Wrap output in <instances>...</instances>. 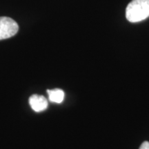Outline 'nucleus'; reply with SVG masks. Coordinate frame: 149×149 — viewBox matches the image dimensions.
I'll return each instance as SVG.
<instances>
[{"mask_svg":"<svg viewBox=\"0 0 149 149\" xmlns=\"http://www.w3.org/2000/svg\"><path fill=\"white\" fill-rule=\"evenodd\" d=\"M48 98L51 102L60 104L64 99V92L59 88H55L53 90H47Z\"/></svg>","mask_w":149,"mask_h":149,"instance_id":"nucleus-4","label":"nucleus"},{"mask_svg":"<svg viewBox=\"0 0 149 149\" xmlns=\"http://www.w3.org/2000/svg\"><path fill=\"white\" fill-rule=\"evenodd\" d=\"M139 149H149V142L148 141H144L143 142L139 147Z\"/></svg>","mask_w":149,"mask_h":149,"instance_id":"nucleus-5","label":"nucleus"},{"mask_svg":"<svg viewBox=\"0 0 149 149\" xmlns=\"http://www.w3.org/2000/svg\"><path fill=\"white\" fill-rule=\"evenodd\" d=\"M149 17V0H133L126 9V17L130 22L135 23Z\"/></svg>","mask_w":149,"mask_h":149,"instance_id":"nucleus-1","label":"nucleus"},{"mask_svg":"<svg viewBox=\"0 0 149 149\" xmlns=\"http://www.w3.org/2000/svg\"><path fill=\"white\" fill-rule=\"evenodd\" d=\"M18 30V24L15 20L7 17H0V40L14 36Z\"/></svg>","mask_w":149,"mask_h":149,"instance_id":"nucleus-2","label":"nucleus"},{"mask_svg":"<svg viewBox=\"0 0 149 149\" xmlns=\"http://www.w3.org/2000/svg\"><path fill=\"white\" fill-rule=\"evenodd\" d=\"M29 104L33 111L35 112H41L48 108V100L43 95H33L29 98Z\"/></svg>","mask_w":149,"mask_h":149,"instance_id":"nucleus-3","label":"nucleus"}]
</instances>
